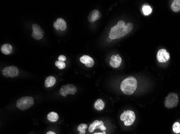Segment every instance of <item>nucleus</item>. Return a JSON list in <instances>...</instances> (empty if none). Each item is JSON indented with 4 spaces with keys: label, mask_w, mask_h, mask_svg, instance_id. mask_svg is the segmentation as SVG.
<instances>
[{
    "label": "nucleus",
    "mask_w": 180,
    "mask_h": 134,
    "mask_svg": "<svg viewBox=\"0 0 180 134\" xmlns=\"http://www.w3.org/2000/svg\"><path fill=\"white\" fill-rule=\"evenodd\" d=\"M133 28L132 23H125L124 21L120 20L116 25L112 27L109 33V37L112 39H116L123 37L129 34Z\"/></svg>",
    "instance_id": "1"
},
{
    "label": "nucleus",
    "mask_w": 180,
    "mask_h": 134,
    "mask_svg": "<svg viewBox=\"0 0 180 134\" xmlns=\"http://www.w3.org/2000/svg\"><path fill=\"white\" fill-rule=\"evenodd\" d=\"M138 87V82L136 78L133 76L127 77L124 79L121 84L120 89L122 93L127 95L134 93Z\"/></svg>",
    "instance_id": "2"
},
{
    "label": "nucleus",
    "mask_w": 180,
    "mask_h": 134,
    "mask_svg": "<svg viewBox=\"0 0 180 134\" xmlns=\"http://www.w3.org/2000/svg\"><path fill=\"white\" fill-rule=\"evenodd\" d=\"M34 104V99L32 97L26 96L22 97L17 101L16 106L20 110H25L30 108Z\"/></svg>",
    "instance_id": "3"
},
{
    "label": "nucleus",
    "mask_w": 180,
    "mask_h": 134,
    "mask_svg": "<svg viewBox=\"0 0 180 134\" xmlns=\"http://www.w3.org/2000/svg\"><path fill=\"white\" fill-rule=\"evenodd\" d=\"M120 120L124 122L126 126H130L135 120V114L132 110H126L120 115Z\"/></svg>",
    "instance_id": "4"
},
{
    "label": "nucleus",
    "mask_w": 180,
    "mask_h": 134,
    "mask_svg": "<svg viewBox=\"0 0 180 134\" xmlns=\"http://www.w3.org/2000/svg\"><path fill=\"white\" fill-rule=\"evenodd\" d=\"M178 103V95L175 93H170L166 98L164 105L167 109H172L177 106Z\"/></svg>",
    "instance_id": "5"
},
{
    "label": "nucleus",
    "mask_w": 180,
    "mask_h": 134,
    "mask_svg": "<svg viewBox=\"0 0 180 134\" xmlns=\"http://www.w3.org/2000/svg\"><path fill=\"white\" fill-rule=\"evenodd\" d=\"M76 92V87L71 84H68L67 85H63L61 87L59 93L63 97H66V96L69 94L74 95Z\"/></svg>",
    "instance_id": "6"
},
{
    "label": "nucleus",
    "mask_w": 180,
    "mask_h": 134,
    "mask_svg": "<svg viewBox=\"0 0 180 134\" xmlns=\"http://www.w3.org/2000/svg\"><path fill=\"white\" fill-rule=\"evenodd\" d=\"M19 74L18 68L15 66H8L4 68L2 70V74L6 77H15Z\"/></svg>",
    "instance_id": "7"
},
{
    "label": "nucleus",
    "mask_w": 180,
    "mask_h": 134,
    "mask_svg": "<svg viewBox=\"0 0 180 134\" xmlns=\"http://www.w3.org/2000/svg\"><path fill=\"white\" fill-rule=\"evenodd\" d=\"M32 28L33 30L31 35L32 37L37 40L41 39L43 37L44 32L42 28H40V26L36 24H32Z\"/></svg>",
    "instance_id": "8"
},
{
    "label": "nucleus",
    "mask_w": 180,
    "mask_h": 134,
    "mask_svg": "<svg viewBox=\"0 0 180 134\" xmlns=\"http://www.w3.org/2000/svg\"><path fill=\"white\" fill-rule=\"evenodd\" d=\"M96 129H99L102 132H104L107 129L106 127L104 126L103 121L99 120L94 121L91 124H90L88 128V131L90 132H94V130Z\"/></svg>",
    "instance_id": "9"
},
{
    "label": "nucleus",
    "mask_w": 180,
    "mask_h": 134,
    "mask_svg": "<svg viewBox=\"0 0 180 134\" xmlns=\"http://www.w3.org/2000/svg\"><path fill=\"white\" fill-rule=\"evenodd\" d=\"M157 60L159 62H166L170 59V54L165 49H161L157 53Z\"/></svg>",
    "instance_id": "10"
},
{
    "label": "nucleus",
    "mask_w": 180,
    "mask_h": 134,
    "mask_svg": "<svg viewBox=\"0 0 180 134\" xmlns=\"http://www.w3.org/2000/svg\"><path fill=\"white\" fill-rule=\"evenodd\" d=\"M121 62L122 59L119 54L113 55L111 57L110 64L111 66L113 68H117L118 67H120Z\"/></svg>",
    "instance_id": "11"
},
{
    "label": "nucleus",
    "mask_w": 180,
    "mask_h": 134,
    "mask_svg": "<svg viewBox=\"0 0 180 134\" xmlns=\"http://www.w3.org/2000/svg\"><path fill=\"white\" fill-rule=\"evenodd\" d=\"M54 27L57 30L65 31L66 29V23L63 18H59L54 23Z\"/></svg>",
    "instance_id": "12"
},
{
    "label": "nucleus",
    "mask_w": 180,
    "mask_h": 134,
    "mask_svg": "<svg viewBox=\"0 0 180 134\" xmlns=\"http://www.w3.org/2000/svg\"><path fill=\"white\" fill-rule=\"evenodd\" d=\"M80 61L88 68L92 67L94 64V60L88 55H85L82 56L80 58Z\"/></svg>",
    "instance_id": "13"
},
{
    "label": "nucleus",
    "mask_w": 180,
    "mask_h": 134,
    "mask_svg": "<svg viewBox=\"0 0 180 134\" xmlns=\"http://www.w3.org/2000/svg\"><path fill=\"white\" fill-rule=\"evenodd\" d=\"M100 17H101V14L98 10H92V11L88 15V22H90V23H93L99 20Z\"/></svg>",
    "instance_id": "14"
},
{
    "label": "nucleus",
    "mask_w": 180,
    "mask_h": 134,
    "mask_svg": "<svg viewBox=\"0 0 180 134\" xmlns=\"http://www.w3.org/2000/svg\"><path fill=\"white\" fill-rule=\"evenodd\" d=\"M1 50L2 53L4 54L5 55H8L12 52V46L10 44H8V43L4 44L3 45H2V47L1 48Z\"/></svg>",
    "instance_id": "15"
},
{
    "label": "nucleus",
    "mask_w": 180,
    "mask_h": 134,
    "mask_svg": "<svg viewBox=\"0 0 180 134\" xmlns=\"http://www.w3.org/2000/svg\"><path fill=\"white\" fill-rule=\"evenodd\" d=\"M56 78L52 76H50L46 78L45 81V86L46 87H53L56 83Z\"/></svg>",
    "instance_id": "16"
},
{
    "label": "nucleus",
    "mask_w": 180,
    "mask_h": 134,
    "mask_svg": "<svg viewBox=\"0 0 180 134\" xmlns=\"http://www.w3.org/2000/svg\"><path fill=\"white\" fill-rule=\"evenodd\" d=\"M94 107L95 109H96L97 110L99 111L102 110L105 107V103L102 99H99L98 100H97L94 103Z\"/></svg>",
    "instance_id": "17"
},
{
    "label": "nucleus",
    "mask_w": 180,
    "mask_h": 134,
    "mask_svg": "<svg viewBox=\"0 0 180 134\" xmlns=\"http://www.w3.org/2000/svg\"><path fill=\"white\" fill-rule=\"evenodd\" d=\"M47 118L50 122H56L58 120V115L57 113L51 112L47 115Z\"/></svg>",
    "instance_id": "18"
},
{
    "label": "nucleus",
    "mask_w": 180,
    "mask_h": 134,
    "mask_svg": "<svg viewBox=\"0 0 180 134\" xmlns=\"http://www.w3.org/2000/svg\"><path fill=\"white\" fill-rule=\"evenodd\" d=\"M171 8L174 12H178L180 11V0H175L171 5Z\"/></svg>",
    "instance_id": "19"
},
{
    "label": "nucleus",
    "mask_w": 180,
    "mask_h": 134,
    "mask_svg": "<svg viewBox=\"0 0 180 134\" xmlns=\"http://www.w3.org/2000/svg\"><path fill=\"white\" fill-rule=\"evenodd\" d=\"M142 11L144 15L148 16L152 12V9L149 6L144 4L142 6Z\"/></svg>",
    "instance_id": "20"
},
{
    "label": "nucleus",
    "mask_w": 180,
    "mask_h": 134,
    "mask_svg": "<svg viewBox=\"0 0 180 134\" xmlns=\"http://www.w3.org/2000/svg\"><path fill=\"white\" fill-rule=\"evenodd\" d=\"M87 128H88L87 124L82 123L78 126L77 127V130L79 132V134H85Z\"/></svg>",
    "instance_id": "21"
},
{
    "label": "nucleus",
    "mask_w": 180,
    "mask_h": 134,
    "mask_svg": "<svg viewBox=\"0 0 180 134\" xmlns=\"http://www.w3.org/2000/svg\"><path fill=\"white\" fill-rule=\"evenodd\" d=\"M173 130L176 134L180 133V123L178 122H175L173 126Z\"/></svg>",
    "instance_id": "22"
},
{
    "label": "nucleus",
    "mask_w": 180,
    "mask_h": 134,
    "mask_svg": "<svg viewBox=\"0 0 180 134\" xmlns=\"http://www.w3.org/2000/svg\"><path fill=\"white\" fill-rule=\"evenodd\" d=\"M55 65L58 67L59 69H63L65 68L66 65L64 63V62L62 61H57L55 62Z\"/></svg>",
    "instance_id": "23"
},
{
    "label": "nucleus",
    "mask_w": 180,
    "mask_h": 134,
    "mask_svg": "<svg viewBox=\"0 0 180 134\" xmlns=\"http://www.w3.org/2000/svg\"><path fill=\"white\" fill-rule=\"evenodd\" d=\"M58 60L62 62H64L66 60V57L64 55H61L58 57Z\"/></svg>",
    "instance_id": "24"
},
{
    "label": "nucleus",
    "mask_w": 180,
    "mask_h": 134,
    "mask_svg": "<svg viewBox=\"0 0 180 134\" xmlns=\"http://www.w3.org/2000/svg\"><path fill=\"white\" fill-rule=\"evenodd\" d=\"M93 134H106V133L105 131H104V132H95Z\"/></svg>",
    "instance_id": "25"
},
{
    "label": "nucleus",
    "mask_w": 180,
    "mask_h": 134,
    "mask_svg": "<svg viewBox=\"0 0 180 134\" xmlns=\"http://www.w3.org/2000/svg\"><path fill=\"white\" fill-rule=\"evenodd\" d=\"M46 134H56V133L54 132H53L52 131H49L48 132H46Z\"/></svg>",
    "instance_id": "26"
},
{
    "label": "nucleus",
    "mask_w": 180,
    "mask_h": 134,
    "mask_svg": "<svg viewBox=\"0 0 180 134\" xmlns=\"http://www.w3.org/2000/svg\"><path fill=\"white\" fill-rule=\"evenodd\" d=\"M112 39H111L109 37L108 39H107V42H111L112 41Z\"/></svg>",
    "instance_id": "27"
}]
</instances>
